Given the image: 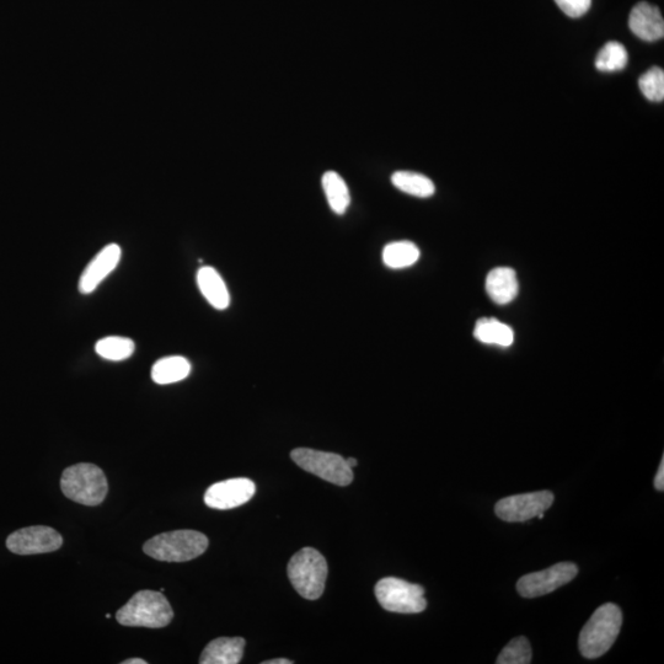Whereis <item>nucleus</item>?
Returning <instances> with one entry per match:
<instances>
[{"label": "nucleus", "mask_w": 664, "mask_h": 664, "mask_svg": "<svg viewBox=\"0 0 664 664\" xmlns=\"http://www.w3.org/2000/svg\"><path fill=\"white\" fill-rule=\"evenodd\" d=\"M197 285L202 296L214 309L226 310L230 304V294L221 275L211 266H203L197 272Z\"/></svg>", "instance_id": "obj_16"}, {"label": "nucleus", "mask_w": 664, "mask_h": 664, "mask_svg": "<svg viewBox=\"0 0 664 664\" xmlns=\"http://www.w3.org/2000/svg\"><path fill=\"white\" fill-rule=\"evenodd\" d=\"M292 661L286 660V658H277V660L266 661L264 664H292Z\"/></svg>", "instance_id": "obj_28"}, {"label": "nucleus", "mask_w": 664, "mask_h": 664, "mask_svg": "<svg viewBox=\"0 0 664 664\" xmlns=\"http://www.w3.org/2000/svg\"><path fill=\"white\" fill-rule=\"evenodd\" d=\"M122 250L117 244H109L85 267L79 278L78 289L82 294H91L98 289L107 277L119 266Z\"/></svg>", "instance_id": "obj_12"}, {"label": "nucleus", "mask_w": 664, "mask_h": 664, "mask_svg": "<svg viewBox=\"0 0 664 664\" xmlns=\"http://www.w3.org/2000/svg\"><path fill=\"white\" fill-rule=\"evenodd\" d=\"M655 487L657 491L664 490V458H662L660 469H658L656 474Z\"/></svg>", "instance_id": "obj_27"}, {"label": "nucleus", "mask_w": 664, "mask_h": 664, "mask_svg": "<svg viewBox=\"0 0 664 664\" xmlns=\"http://www.w3.org/2000/svg\"><path fill=\"white\" fill-rule=\"evenodd\" d=\"M558 7L570 18H581L591 8L592 0H555Z\"/></svg>", "instance_id": "obj_26"}, {"label": "nucleus", "mask_w": 664, "mask_h": 664, "mask_svg": "<svg viewBox=\"0 0 664 664\" xmlns=\"http://www.w3.org/2000/svg\"><path fill=\"white\" fill-rule=\"evenodd\" d=\"M135 341L122 336H109L96 342L95 351L104 360L126 361L135 353Z\"/></svg>", "instance_id": "obj_22"}, {"label": "nucleus", "mask_w": 664, "mask_h": 664, "mask_svg": "<svg viewBox=\"0 0 664 664\" xmlns=\"http://www.w3.org/2000/svg\"><path fill=\"white\" fill-rule=\"evenodd\" d=\"M474 336L476 340L485 345H496L500 347H510L513 345L514 332L511 326L501 323L494 318L480 319L476 323Z\"/></svg>", "instance_id": "obj_18"}, {"label": "nucleus", "mask_w": 664, "mask_h": 664, "mask_svg": "<svg viewBox=\"0 0 664 664\" xmlns=\"http://www.w3.org/2000/svg\"><path fill=\"white\" fill-rule=\"evenodd\" d=\"M122 664H147L142 658H130V660L123 661Z\"/></svg>", "instance_id": "obj_29"}, {"label": "nucleus", "mask_w": 664, "mask_h": 664, "mask_svg": "<svg viewBox=\"0 0 664 664\" xmlns=\"http://www.w3.org/2000/svg\"><path fill=\"white\" fill-rule=\"evenodd\" d=\"M174 618L173 608L162 592L139 591L117 612L116 619L123 626L165 628Z\"/></svg>", "instance_id": "obj_2"}, {"label": "nucleus", "mask_w": 664, "mask_h": 664, "mask_svg": "<svg viewBox=\"0 0 664 664\" xmlns=\"http://www.w3.org/2000/svg\"><path fill=\"white\" fill-rule=\"evenodd\" d=\"M243 637H219L206 646L200 657L201 664H238L244 655Z\"/></svg>", "instance_id": "obj_14"}, {"label": "nucleus", "mask_w": 664, "mask_h": 664, "mask_svg": "<svg viewBox=\"0 0 664 664\" xmlns=\"http://www.w3.org/2000/svg\"><path fill=\"white\" fill-rule=\"evenodd\" d=\"M554 503L553 492L538 491L502 498L495 506L496 516L508 523L530 521L549 510Z\"/></svg>", "instance_id": "obj_8"}, {"label": "nucleus", "mask_w": 664, "mask_h": 664, "mask_svg": "<svg viewBox=\"0 0 664 664\" xmlns=\"http://www.w3.org/2000/svg\"><path fill=\"white\" fill-rule=\"evenodd\" d=\"M61 489L69 500L98 506L104 502L109 485L103 470L94 464L80 463L63 471Z\"/></svg>", "instance_id": "obj_4"}, {"label": "nucleus", "mask_w": 664, "mask_h": 664, "mask_svg": "<svg viewBox=\"0 0 664 664\" xmlns=\"http://www.w3.org/2000/svg\"><path fill=\"white\" fill-rule=\"evenodd\" d=\"M293 462L308 473L337 486H348L353 481V471L341 455L297 448L291 453Z\"/></svg>", "instance_id": "obj_7"}, {"label": "nucleus", "mask_w": 664, "mask_h": 664, "mask_svg": "<svg viewBox=\"0 0 664 664\" xmlns=\"http://www.w3.org/2000/svg\"><path fill=\"white\" fill-rule=\"evenodd\" d=\"M629 28L637 37L646 42L662 40L664 21L661 10L646 2L636 4L630 13Z\"/></svg>", "instance_id": "obj_13"}, {"label": "nucleus", "mask_w": 664, "mask_h": 664, "mask_svg": "<svg viewBox=\"0 0 664 664\" xmlns=\"http://www.w3.org/2000/svg\"><path fill=\"white\" fill-rule=\"evenodd\" d=\"M254 481L245 478L230 479L214 484L206 491L205 503L213 510H232L245 505L254 497Z\"/></svg>", "instance_id": "obj_11"}, {"label": "nucleus", "mask_w": 664, "mask_h": 664, "mask_svg": "<svg viewBox=\"0 0 664 664\" xmlns=\"http://www.w3.org/2000/svg\"><path fill=\"white\" fill-rule=\"evenodd\" d=\"M623 624V614L617 604L599 607L583 626L578 640L582 656L588 660L602 657L614 645Z\"/></svg>", "instance_id": "obj_1"}, {"label": "nucleus", "mask_w": 664, "mask_h": 664, "mask_svg": "<svg viewBox=\"0 0 664 664\" xmlns=\"http://www.w3.org/2000/svg\"><path fill=\"white\" fill-rule=\"evenodd\" d=\"M577 574V565L560 562L544 571L523 576L517 583V591L523 598L543 597L570 583Z\"/></svg>", "instance_id": "obj_9"}, {"label": "nucleus", "mask_w": 664, "mask_h": 664, "mask_svg": "<svg viewBox=\"0 0 664 664\" xmlns=\"http://www.w3.org/2000/svg\"><path fill=\"white\" fill-rule=\"evenodd\" d=\"M629 53L620 42H608L596 58V68L604 73L623 71L628 66Z\"/></svg>", "instance_id": "obj_23"}, {"label": "nucleus", "mask_w": 664, "mask_h": 664, "mask_svg": "<svg viewBox=\"0 0 664 664\" xmlns=\"http://www.w3.org/2000/svg\"><path fill=\"white\" fill-rule=\"evenodd\" d=\"M346 463H347L348 467H350L352 470H353V468H356L357 465H358L357 459H355V458H347Z\"/></svg>", "instance_id": "obj_30"}, {"label": "nucleus", "mask_w": 664, "mask_h": 664, "mask_svg": "<svg viewBox=\"0 0 664 664\" xmlns=\"http://www.w3.org/2000/svg\"><path fill=\"white\" fill-rule=\"evenodd\" d=\"M208 548V538L196 530H174L149 539L143 551L151 558L165 562L191 561Z\"/></svg>", "instance_id": "obj_3"}, {"label": "nucleus", "mask_w": 664, "mask_h": 664, "mask_svg": "<svg viewBox=\"0 0 664 664\" xmlns=\"http://www.w3.org/2000/svg\"><path fill=\"white\" fill-rule=\"evenodd\" d=\"M396 189L415 197L427 198L435 195L436 187L427 176L412 171H396L392 176Z\"/></svg>", "instance_id": "obj_19"}, {"label": "nucleus", "mask_w": 664, "mask_h": 664, "mask_svg": "<svg viewBox=\"0 0 664 664\" xmlns=\"http://www.w3.org/2000/svg\"><path fill=\"white\" fill-rule=\"evenodd\" d=\"M376 597L385 610L392 613L417 614L427 607L425 589L400 578L387 577L376 585Z\"/></svg>", "instance_id": "obj_6"}, {"label": "nucleus", "mask_w": 664, "mask_h": 664, "mask_svg": "<svg viewBox=\"0 0 664 664\" xmlns=\"http://www.w3.org/2000/svg\"><path fill=\"white\" fill-rule=\"evenodd\" d=\"M323 189L329 206L336 214H344L350 207L351 196L347 184L336 171H328L323 176Z\"/></svg>", "instance_id": "obj_20"}, {"label": "nucleus", "mask_w": 664, "mask_h": 664, "mask_svg": "<svg viewBox=\"0 0 664 664\" xmlns=\"http://www.w3.org/2000/svg\"><path fill=\"white\" fill-rule=\"evenodd\" d=\"M191 373V363L181 356L160 358L152 367V379L155 384L169 385L179 383Z\"/></svg>", "instance_id": "obj_17"}, {"label": "nucleus", "mask_w": 664, "mask_h": 664, "mask_svg": "<svg viewBox=\"0 0 664 664\" xmlns=\"http://www.w3.org/2000/svg\"><path fill=\"white\" fill-rule=\"evenodd\" d=\"M420 255V249L414 243L395 242L385 246L383 262L389 269L401 270L415 265L419 261Z\"/></svg>", "instance_id": "obj_21"}, {"label": "nucleus", "mask_w": 664, "mask_h": 664, "mask_svg": "<svg viewBox=\"0 0 664 664\" xmlns=\"http://www.w3.org/2000/svg\"><path fill=\"white\" fill-rule=\"evenodd\" d=\"M639 87L646 99L653 103H661L664 99V72L662 68L653 67L639 79Z\"/></svg>", "instance_id": "obj_25"}, {"label": "nucleus", "mask_w": 664, "mask_h": 664, "mask_svg": "<svg viewBox=\"0 0 664 664\" xmlns=\"http://www.w3.org/2000/svg\"><path fill=\"white\" fill-rule=\"evenodd\" d=\"M63 538L57 530L35 526L16 530L7 539V548L16 555L53 553L61 548Z\"/></svg>", "instance_id": "obj_10"}, {"label": "nucleus", "mask_w": 664, "mask_h": 664, "mask_svg": "<svg viewBox=\"0 0 664 664\" xmlns=\"http://www.w3.org/2000/svg\"><path fill=\"white\" fill-rule=\"evenodd\" d=\"M328 571V562L313 548L298 551L288 564L289 581L296 591L309 601L323 596Z\"/></svg>", "instance_id": "obj_5"}, {"label": "nucleus", "mask_w": 664, "mask_h": 664, "mask_svg": "<svg viewBox=\"0 0 664 664\" xmlns=\"http://www.w3.org/2000/svg\"><path fill=\"white\" fill-rule=\"evenodd\" d=\"M486 291L497 304L506 305L513 302L519 292L516 271L511 267H496L487 275Z\"/></svg>", "instance_id": "obj_15"}, {"label": "nucleus", "mask_w": 664, "mask_h": 664, "mask_svg": "<svg viewBox=\"0 0 664 664\" xmlns=\"http://www.w3.org/2000/svg\"><path fill=\"white\" fill-rule=\"evenodd\" d=\"M533 652L527 637H516L498 656L497 664H529L532 662Z\"/></svg>", "instance_id": "obj_24"}]
</instances>
